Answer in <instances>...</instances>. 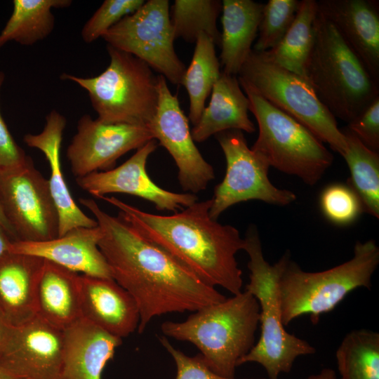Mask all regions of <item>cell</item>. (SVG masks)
Wrapping results in <instances>:
<instances>
[{
	"instance_id": "1",
	"label": "cell",
	"mask_w": 379,
	"mask_h": 379,
	"mask_svg": "<svg viewBox=\"0 0 379 379\" xmlns=\"http://www.w3.org/2000/svg\"><path fill=\"white\" fill-rule=\"evenodd\" d=\"M79 201L94 215L101 230L98 247L112 279L138 306L139 333L145 331L154 317L195 312L226 298L121 215L106 213L92 199L80 198Z\"/></svg>"
},
{
	"instance_id": "2",
	"label": "cell",
	"mask_w": 379,
	"mask_h": 379,
	"mask_svg": "<svg viewBox=\"0 0 379 379\" xmlns=\"http://www.w3.org/2000/svg\"><path fill=\"white\" fill-rule=\"evenodd\" d=\"M119 210V215L146 239L158 246L206 284L240 293L242 271L236 259L244 240L230 225L209 215L211 199L164 215L149 213L115 197L100 198Z\"/></svg>"
},
{
	"instance_id": "3",
	"label": "cell",
	"mask_w": 379,
	"mask_h": 379,
	"mask_svg": "<svg viewBox=\"0 0 379 379\" xmlns=\"http://www.w3.org/2000/svg\"><path fill=\"white\" fill-rule=\"evenodd\" d=\"M193 312L184 321L163 322L162 333L193 344L211 371L235 378L240 360L255 344L260 322L258 300L244 290Z\"/></svg>"
},
{
	"instance_id": "4",
	"label": "cell",
	"mask_w": 379,
	"mask_h": 379,
	"mask_svg": "<svg viewBox=\"0 0 379 379\" xmlns=\"http://www.w3.org/2000/svg\"><path fill=\"white\" fill-rule=\"evenodd\" d=\"M244 250L249 257V282L245 290L251 293L260 305V335L251 351L239 363H257L267 372L268 379H279L289 373L296 359L316 353L307 341L288 333L282 321L278 295L280 275L291 258L286 251L271 265L265 258L258 229L251 225L246 234Z\"/></svg>"
},
{
	"instance_id": "5",
	"label": "cell",
	"mask_w": 379,
	"mask_h": 379,
	"mask_svg": "<svg viewBox=\"0 0 379 379\" xmlns=\"http://www.w3.org/2000/svg\"><path fill=\"white\" fill-rule=\"evenodd\" d=\"M305 78L333 117L347 124L379 97V83L319 12Z\"/></svg>"
},
{
	"instance_id": "6",
	"label": "cell",
	"mask_w": 379,
	"mask_h": 379,
	"mask_svg": "<svg viewBox=\"0 0 379 379\" xmlns=\"http://www.w3.org/2000/svg\"><path fill=\"white\" fill-rule=\"evenodd\" d=\"M379 265L375 241H357L351 259L321 272H306L291 258L278 281V295L285 326L295 319L310 316L314 325L352 291L371 289L372 277Z\"/></svg>"
},
{
	"instance_id": "7",
	"label": "cell",
	"mask_w": 379,
	"mask_h": 379,
	"mask_svg": "<svg viewBox=\"0 0 379 379\" xmlns=\"http://www.w3.org/2000/svg\"><path fill=\"white\" fill-rule=\"evenodd\" d=\"M107 67L99 75L81 77L63 73L60 79L85 89L99 121L146 126L158 105V76L137 57L109 45Z\"/></svg>"
},
{
	"instance_id": "8",
	"label": "cell",
	"mask_w": 379,
	"mask_h": 379,
	"mask_svg": "<svg viewBox=\"0 0 379 379\" xmlns=\"http://www.w3.org/2000/svg\"><path fill=\"white\" fill-rule=\"evenodd\" d=\"M239 82L258 125V135L251 149L270 167L297 176L309 185L317 184L333 161L324 142L248 85Z\"/></svg>"
},
{
	"instance_id": "9",
	"label": "cell",
	"mask_w": 379,
	"mask_h": 379,
	"mask_svg": "<svg viewBox=\"0 0 379 379\" xmlns=\"http://www.w3.org/2000/svg\"><path fill=\"white\" fill-rule=\"evenodd\" d=\"M242 81L279 109L310 130L342 157L346 138L336 119L320 101L308 81L252 50L238 75Z\"/></svg>"
},
{
	"instance_id": "10",
	"label": "cell",
	"mask_w": 379,
	"mask_h": 379,
	"mask_svg": "<svg viewBox=\"0 0 379 379\" xmlns=\"http://www.w3.org/2000/svg\"><path fill=\"white\" fill-rule=\"evenodd\" d=\"M102 38L107 45L144 61L171 84H181L186 68L174 49L168 0L145 1Z\"/></svg>"
},
{
	"instance_id": "11",
	"label": "cell",
	"mask_w": 379,
	"mask_h": 379,
	"mask_svg": "<svg viewBox=\"0 0 379 379\" xmlns=\"http://www.w3.org/2000/svg\"><path fill=\"white\" fill-rule=\"evenodd\" d=\"M215 135L226 159V173L215 187L210 216L218 220L225 210L239 202L259 200L286 206L296 199L293 192L275 187L268 178L267 161L249 148L242 131L229 130Z\"/></svg>"
},
{
	"instance_id": "12",
	"label": "cell",
	"mask_w": 379,
	"mask_h": 379,
	"mask_svg": "<svg viewBox=\"0 0 379 379\" xmlns=\"http://www.w3.org/2000/svg\"><path fill=\"white\" fill-rule=\"evenodd\" d=\"M0 206L16 241H43L58 237V215L48 180L31 157L18 167L0 171Z\"/></svg>"
},
{
	"instance_id": "13",
	"label": "cell",
	"mask_w": 379,
	"mask_h": 379,
	"mask_svg": "<svg viewBox=\"0 0 379 379\" xmlns=\"http://www.w3.org/2000/svg\"><path fill=\"white\" fill-rule=\"evenodd\" d=\"M158 93L157 112L148 128L175 161L182 190L197 194L206 190L215 178L213 168L197 147L177 95L171 92L161 74L158 75Z\"/></svg>"
},
{
	"instance_id": "14",
	"label": "cell",
	"mask_w": 379,
	"mask_h": 379,
	"mask_svg": "<svg viewBox=\"0 0 379 379\" xmlns=\"http://www.w3.org/2000/svg\"><path fill=\"white\" fill-rule=\"evenodd\" d=\"M153 139L146 126L106 124L84 114L78 121L67 157L73 175L80 178L113 168L119 157Z\"/></svg>"
},
{
	"instance_id": "15",
	"label": "cell",
	"mask_w": 379,
	"mask_h": 379,
	"mask_svg": "<svg viewBox=\"0 0 379 379\" xmlns=\"http://www.w3.org/2000/svg\"><path fill=\"white\" fill-rule=\"evenodd\" d=\"M63 330L34 317L10 326L0 364L20 379H60Z\"/></svg>"
},
{
	"instance_id": "16",
	"label": "cell",
	"mask_w": 379,
	"mask_h": 379,
	"mask_svg": "<svg viewBox=\"0 0 379 379\" xmlns=\"http://www.w3.org/2000/svg\"><path fill=\"white\" fill-rule=\"evenodd\" d=\"M157 146L156 140H151L119 166L77 178L76 182L96 198L112 193L127 194L152 202L159 211L175 213L197 201L194 194L173 192L152 180L147 173L146 164Z\"/></svg>"
},
{
	"instance_id": "17",
	"label": "cell",
	"mask_w": 379,
	"mask_h": 379,
	"mask_svg": "<svg viewBox=\"0 0 379 379\" xmlns=\"http://www.w3.org/2000/svg\"><path fill=\"white\" fill-rule=\"evenodd\" d=\"M318 12L337 29L379 83V1L320 0Z\"/></svg>"
},
{
	"instance_id": "18",
	"label": "cell",
	"mask_w": 379,
	"mask_h": 379,
	"mask_svg": "<svg viewBox=\"0 0 379 379\" xmlns=\"http://www.w3.org/2000/svg\"><path fill=\"white\" fill-rule=\"evenodd\" d=\"M102 232L95 227L74 228L64 235L43 241H13L11 253L41 258L73 272L112 279L107 262L98 247Z\"/></svg>"
},
{
	"instance_id": "19",
	"label": "cell",
	"mask_w": 379,
	"mask_h": 379,
	"mask_svg": "<svg viewBox=\"0 0 379 379\" xmlns=\"http://www.w3.org/2000/svg\"><path fill=\"white\" fill-rule=\"evenodd\" d=\"M80 291L84 319L121 339L138 329V306L113 279L81 274Z\"/></svg>"
},
{
	"instance_id": "20",
	"label": "cell",
	"mask_w": 379,
	"mask_h": 379,
	"mask_svg": "<svg viewBox=\"0 0 379 379\" xmlns=\"http://www.w3.org/2000/svg\"><path fill=\"white\" fill-rule=\"evenodd\" d=\"M65 117L53 109L46 117V124L41 132L26 134L23 140L30 147L40 150L50 166L48 180L50 191L58 215V237L77 227H95V219L86 215L77 206L65 180L60 163V147Z\"/></svg>"
},
{
	"instance_id": "21",
	"label": "cell",
	"mask_w": 379,
	"mask_h": 379,
	"mask_svg": "<svg viewBox=\"0 0 379 379\" xmlns=\"http://www.w3.org/2000/svg\"><path fill=\"white\" fill-rule=\"evenodd\" d=\"M60 379H101L122 339L81 318L63 330Z\"/></svg>"
},
{
	"instance_id": "22",
	"label": "cell",
	"mask_w": 379,
	"mask_h": 379,
	"mask_svg": "<svg viewBox=\"0 0 379 379\" xmlns=\"http://www.w3.org/2000/svg\"><path fill=\"white\" fill-rule=\"evenodd\" d=\"M44 260L10 253L0 262V319L10 326L36 316L35 295Z\"/></svg>"
},
{
	"instance_id": "23",
	"label": "cell",
	"mask_w": 379,
	"mask_h": 379,
	"mask_svg": "<svg viewBox=\"0 0 379 379\" xmlns=\"http://www.w3.org/2000/svg\"><path fill=\"white\" fill-rule=\"evenodd\" d=\"M80 275L44 260L36 288V315L61 330L83 318Z\"/></svg>"
},
{
	"instance_id": "24",
	"label": "cell",
	"mask_w": 379,
	"mask_h": 379,
	"mask_svg": "<svg viewBox=\"0 0 379 379\" xmlns=\"http://www.w3.org/2000/svg\"><path fill=\"white\" fill-rule=\"evenodd\" d=\"M211 93L208 106L192 129L194 142L205 141L213 135L229 130L248 133L255 131L248 114L249 100L241 90L237 76L221 72Z\"/></svg>"
},
{
	"instance_id": "25",
	"label": "cell",
	"mask_w": 379,
	"mask_h": 379,
	"mask_svg": "<svg viewBox=\"0 0 379 379\" xmlns=\"http://www.w3.org/2000/svg\"><path fill=\"white\" fill-rule=\"evenodd\" d=\"M264 4L252 0L222 1L220 62L222 72L237 76L258 34Z\"/></svg>"
},
{
	"instance_id": "26",
	"label": "cell",
	"mask_w": 379,
	"mask_h": 379,
	"mask_svg": "<svg viewBox=\"0 0 379 379\" xmlns=\"http://www.w3.org/2000/svg\"><path fill=\"white\" fill-rule=\"evenodd\" d=\"M71 0H13V10L0 32V49L15 41L32 46L47 38L55 27L53 8H65Z\"/></svg>"
},
{
	"instance_id": "27",
	"label": "cell",
	"mask_w": 379,
	"mask_h": 379,
	"mask_svg": "<svg viewBox=\"0 0 379 379\" xmlns=\"http://www.w3.org/2000/svg\"><path fill=\"white\" fill-rule=\"evenodd\" d=\"M317 14V1H300L293 22L281 41L273 48L260 53L270 61L305 78L314 43Z\"/></svg>"
},
{
	"instance_id": "28",
	"label": "cell",
	"mask_w": 379,
	"mask_h": 379,
	"mask_svg": "<svg viewBox=\"0 0 379 379\" xmlns=\"http://www.w3.org/2000/svg\"><path fill=\"white\" fill-rule=\"evenodd\" d=\"M347 149L343 157L350 172L348 185L361 200L364 211L379 218V154L366 147L347 127L342 130Z\"/></svg>"
},
{
	"instance_id": "29",
	"label": "cell",
	"mask_w": 379,
	"mask_h": 379,
	"mask_svg": "<svg viewBox=\"0 0 379 379\" xmlns=\"http://www.w3.org/2000/svg\"><path fill=\"white\" fill-rule=\"evenodd\" d=\"M215 44L206 34H201L195 42L191 62L184 73L182 83L190 101L189 120L196 125L205 107V102L220 75V64L215 53Z\"/></svg>"
},
{
	"instance_id": "30",
	"label": "cell",
	"mask_w": 379,
	"mask_h": 379,
	"mask_svg": "<svg viewBox=\"0 0 379 379\" xmlns=\"http://www.w3.org/2000/svg\"><path fill=\"white\" fill-rule=\"evenodd\" d=\"M340 379H379V333L355 329L343 338L335 352Z\"/></svg>"
},
{
	"instance_id": "31",
	"label": "cell",
	"mask_w": 379,
	"mask_h": 379,
	"mask_svg": "<svg viewBox=\"0 0 379 379\" xmlns=\"http://www.w3.org/2000/svg\"><path fill=\"white\" fill-rule=\"evenodd\" d=\"M221 11L222 1L219 0H175L170 17L175 39L195 43L204 33L220 46L217 19Z\"/></svg>"
},
{
	"instance_id": "32",
	"label": "cell",
	"mask_w": 379,
	"mask_h": 379,
	"mask_svg": "<svg viewBox=\"0 0 379 379\" xmlns=\"http://www.w3.org/2000/svg\"><path fill=\"white\" fill-rule=\"evenodd\" d=\"M299 4L297 0H269L265 4L253 50L265 52L276 46L293 22Z\"/></svg>"
},
{
	"instance_id": "33",
	"label": "cell",
	"mask_w": 379,
	"mask_h": 379,
	"mask_svg": "<svg viewBox=\"0 0 379 379\" xmlns=\"http://www.w3.org/2000/svg\"><path fill=\"white\" fill-rule=\"evenodd\" d=\"M320 206L326 218L340 225L353 222L364 211L354 190L349 185L339 183L331 185L323 190Z\"/></svg>"
},
{
	"instance_id": "34",
	"label": "cell",
	"mask_w": 379,
	"mask_h": 379,
	"mask_svg": "<svg viewBox=\"0 0 379 379\" xmlns=\"http://www.w3.org/2000/svg\"><path fill=\"white\" fill-rule=\"evenodd\" d=\"M143 0H105L84 24L81 35L83 41L91 44L102 37L125 16L135 12Z\"/></svg>"
},
{
	"instance_id": "35",
	"label": "cell",
	"mask_w": 379,
	"mask_h": 379,
	"mask_svg": "<svg viewBox=\"0 0 379 379\" xmlns=\"http://www.w3.org/2000/svg\"><path fill=\"white\" fill-rule=\"evenodd\" d=\"M159 340L175 361L177 369L175 379H237L225 378L215 373L206 366L199 354L194 357L187 356L175 348L166 336H161Z\"/></svg>"
},
{
	"instance_id": "36",
	"label": "cell",
	"mask_w": 379,
	"mask_h": 379,
	"mask_svg": "<svg viewBox=\"0 0 379 379\" xmlns=\"http://www.w3.org/2000/svg\"><path fill=\"white\" fill-rule=\"evenodd\" d=\"M347 128L368 149L379 151V97Z\"/></svg>"
},
{
	"instance_id": "37",
	"label": "cell",
	"mask_w": 379,
	"mask_h": 379,
	"mask_svg": "<svg viewBox=\"0 0 379 379\" xmlns=\"http://www.w3.org/2000/svg\"><path fill=\"white\" fill-rule=\"evenodd\" d=\"M4 80L5 74L0 70V98ZM29 158L11 134L0 107V171L18 167L26 163Z\"/></svg>"
},
{
	"instance_id": "38",
	"label": "cell",
	"mask_w": 379,
	"mask_h": 379,
	"mask_svg": "<svg viewBox=\"0 0 379 379\" xmlns=\"http://www.w3.org/2000/svg\"><path fill=\"white\" fill-rule=\"evenodd\" d=\"M13 241L7 232L0 225V262L11 253L10 248Z\"/></svg>"
},
{
	"instance_id": "39",
	"label": "cell",
	"mask_w": 379,
	"mask_h": 379,
	"mask_svg": "<svg viewBox=\"0 0 379 379\" xmlns=\"http://www.w3.org/2000/svg\"><path fill=\"white\" fill-rule=\"evenodd\" d=\"M307 379H338L336 373L333 369L324 368L316 374H312Z\"/></svg>"
},
{
	"instance_id": "40",
	"label": "cell",
	"mask_w": 379,
	"mask_h": 379,
	"mask_svg": "<svg viewBox=\"0 0 379 379\" xmlns=\"http://www.w3.org/2000/svg\"><path fill=\"white\" fill-rule=\"evenodd\" d=\"M0 225L7 232L13 241H16V237L13 230L6 220L0 206Z\"/></svg>"
},
{
	"instance_id": "41",
	"label": "cell",
	"mask_w": 379,
	"mask_h": 379,
	"mask_svg": "<svg viewBox=\"0 0 379 379\" xmlns=\"http://www.w3.org/2000/svg\"><path fill=\"white\" fill-rule=\"evenodd\" d=\"M9 328L10 326L7 325L0 319V350L5 343Z\"/></svg>"
},
{
	"instance_id": "42",
	"label": "cell",
	"mask_w": 379,
	"mask_h": 379,
	"mask_svg": "<svg viewBox=\"0 0 379 379\" xmlns=\"http://www.w3.org/2000/svg\"><path fill=\"white\" fill-rule=\"evenodd\" d=\"M0 379H20L0 364Z\"/></svg>"
}]
</instances>
